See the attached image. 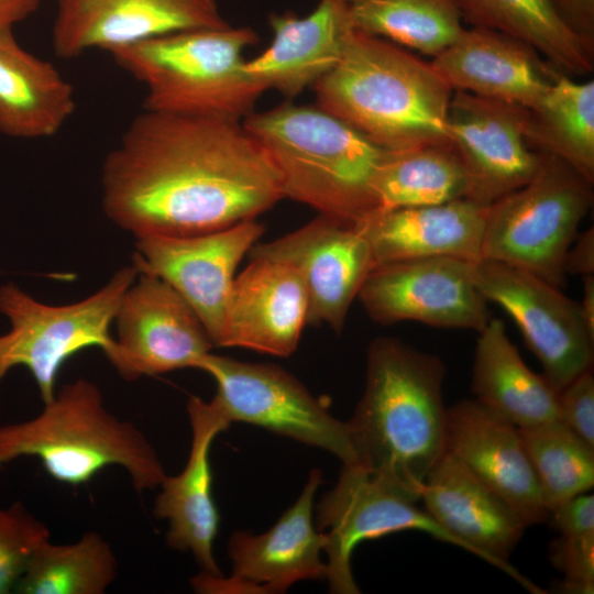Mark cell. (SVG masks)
Instances as JSON below:
<instances>
[{"instance_id": "obj_1", "label": "cell", "mask_w": 594, "mask_h": 594, "mask_svg": "<svg viewBox=\"0 0 594 594\" xmlns=\"http://www.w3.org/2000/svg\"><path fill=\"white\" fill-rule=\"evenodd\" d=\"M107 217L136 239L209 233L285 198L279 175L241 121L144 110L107 155Z\"/></svg>"}, {"instance_id": "obj_2", "label": "cell", "mask_w": 594, "mask_h": 594, "mask_svg": "<svg viewBox=\"0 0 594 594\" xmlns=\"http://www.w3.org/2000/svg\"><path fill=\"white\" fill-rule=\"evenodd\" d=\"M444 375L439 356L397 338H375L363 395L346 421L359 465L416 502L447 452Z\"/></svg>"}, {"instance_id": "obj_3", "label": "cell", "mask_w": 594, "mask_h": 594, "mask_svg": "<svg viewBox=\"0 0 594 594\" xmlns=\"http://www.w3.org/2000/svg\"><path fill=\"white\" fill-rule=\"evenodd\" d=\"M312 88L319 108L384 150L450 145L453 90L430 62L387 40L353 29L337 65Z\"/></svg>"}, {"instance_id": "obj_4", "label": "cell", "mask_w": 594, "mask_h": 594, "mask_svg": "<svg viewBox=\"0 0 594 594\" xmlns=\"http://www.w3.org/2000/svg\"><path fill=\"white\" fill-rule=\"evenodd\" d=\"M242 124L275 166L285 198L350 224L376 210L374 180L387 150L344 121L286 102Z\"/></svg>"}, {"instance_id": "obj_5", "label": "cell", "mask_w": 594, "mask_h": 594, "mask_svg": "<svg viewBox=\"0 0 594 594\" xmlns=\"http://www.w3.org/2000/svg\"><path fill=\"white\" fill-rule=\"evenodd\" d=\"M23 457L37 458L51 477L73 486L112 465L139 493L160 487L167 475L143 431L110 413L86 378L65 384L34 418L0 426V468Z\"/></svg>"}, {"instance_id": "obj_6", "label": "cell", "mask_w": 594, "mask_h": 594, "mask_svg": "<svg viewBox=\"0 0 594 594\" xmlns=\"http://www.w3.org/2000/svg\"><path fill=\"white\" fill-rule=\"evenodd\" d=\"M254 30L179 31L117 48L113 61L146 88L144 109L241 121L266 89L245 72Z\"/></svg>"}, {"instance_id": "obj_7", "label": "cell", "mask_w": 594, "mask_h": 594, "mask_svg": "<svg viewBox=\"0 0 594 594\" xmlns=\"http://www.w3.org/2000/svg\"><path fill=\"white\" fill-rule=\"evenodd\" d=\"M540 154L534 177L488 205L482 258L524 270L558 288L565 254L592 208L593 183L562 160Z\"/></svg>"}, {"instance_id": "obj_8", "label": "cell", "mask_w": 594, "mask_h": 594, "mask_svg": "<svg viewBox=\"0 0 594 594\" xmlns=\"http://www.w3.org/2000/svg\"><path fill=\"white\" fill-rule=\"evenodd\" d=\"M138 275L133 265L125 266L94 295L63 306L36 301L14 283L0 286V314L11 323V330L0 336V383L12 367L25 366L47 403L56 393L63 364L72 355L98 346L110 356L116 348L110 324Z\"/></svg>"}, {"instance_id": "obj_9", "label": "cell", "mask_w": 594, "mask_h": 594, "mask_svg": "<svg viewBox=\"0 0 594 594\" xmlns=\"http://www.w3.org/2000/svg\"><path fill=\"white\" fill-rule=\"evenodd\" d=\"M199 370L213 377L217 391L211 400L230 424L255 425L327 450L343 465H359L348 422L337 419L327 403L280 366L210 352Z\"/></svg>"}, {"instance_id": "obj_10", "label": "cell", "mask_w": 594, "mask_h": 594, "mask_svg": "<svg viewBox=\"0 0 594 594\" xmlns=\"http://www.w3.org/2000/svg\"><path fill=\"white\" fill-rule=\"evenodd\" d=\"M472 273L483 297L516 322L543 375L559 392L592 370L594 338L579 302L531 273L505 263L481 258L473 262Z\"/></svg>"}, {"instance_id": "obj_11", "label": "cell", "mask_w": 594, "mask_h": 594, "mask_svg": "<svg viewBox=\"0 0 594 594\" xmlns=\"http://www.w3.org/2000/svg\"><path fill=\"white\" fill-rule=\"evenodd\" d=\"M360 465H343L334 487L317 505V529L326 536V578L334 594H358L351 560L356 546L394 532L418 530L465 550L424 508Z\"/></svg>"}, {"instance_id": "obj_12", "label": "cell", "mask_w": 594, "mask_h": 594, "mask_svg": "<svg viewBox=\"0 0 594 594\" xmlns=\"http://www.w3.org/2000/svg\"><path fill=\"white\" fill-rule=\"evenodd\" d=\"M472 267L473 262L450 256L375 265L358 298L369 317L380 324L411 320L479 332L491 317Z\"/></svg>"}, {"instance_id": "obj_13", "label": "cell", "mask_w": 594, "mask_h": 594, "mask_svg": "<svg viewBox=\"0 0 594 594\" xmlns=\"http://www.w3.org/2000/svg\"><path fill=\"white\" fill-rule=\"evenodd\" d=\"M114 322L118 339L108 360L127 381L199 370L215 348L187 301L152 274L139 273L122 297Z\"/></svg>"}, {"instance_id": "obj_14", "label": "cell", "mask_w": 594, "mask_h": 594, "mask_svg": "<svg viewBox=\"0 0 594 594\" xmlns=\"http://www.w3.org/2000/svg\"><path fill=\"white\" fill-rule=\"evenodd\" d=\"M264 231L261 222L250 219L209 233L138 238L133 266L168 283L218 346L237 267Z\"/></svg>"}, {"instance_id": "obj_15", "label": "cell", "mask_w": 594, "mask_h": 594, "mask_svg": "<svg viewBox=\"0 0 594 594\" xmlns=\"http://www.w3.org/2000/svg\"><path fill=\"white\" fill-rule=\"evenodd\" d=\"M248 254L249 258L290 266L307 293V324L323 323L338 333L374 267L370 244L361 231L323 215L272 241L256 242Z\"/></svg>"}, {"instance_id": "obj_16", "label": "cell", "mask_w": 594, "mask_h": 594, "mask_svg": "<svg viewBox=\"0 0 594 594\" xmlns=\"http://www.w3.org/2000/svg\"><path fill=\"white\" fill-rule=\"evenodd\" d=\"M320 482L321 472L314 469L297 501L267 531H234L228 542L230 578L199 573L191 580L193 587L199 593H283L296 582L324 579L321 552L327 539L312 519Z\"/></svg>"}, {"instance_id": "obj_17", "label": "cell", "mask_w": 594, "mask_h": 594, "mask_svg": "<svg viewBox=\"0 0 594 594\" xmlns=\"http://www.w3.org/2000/svg\"><path fill=\"white\" fill-rule=\"evenodd\" d=\"M526 117L527 108L453 91L448 132L470 179L469 199L488 206L537 173L540 154L526 141Z\"/></svg>"}, {"instance_id": "obj_18", "label": "cell", "mask_w": 594, "mask_h": 594, "mask_svg": "<svg viewBox=\"0 0 594 594\" xmlns=\"http://www.w3.org/2000/svg\"><path fill=\"white\" fill-rule=\"evenodd\" d=\"M55 54L77 58L108 53L161 35L229 25L217 0H56Z\"/></svg>"}, {"instance_id": "obj_19", "label": "cell", "mask_w": 594, "mask_h": 594, "mask_svg": "<svg viewBox=\"0 0 594 594\" xmlns=\"http://www.w3.org/2000/svg\"><path fill=\"white\" fill-rule=\"evenodd\" d=\"M426 512L459 539L465 551L502 570L528 592L544 593L509 562L528 528L502 497L446 452L421 490Z\"/></svg>"}, {"instance_id": "obj_20", "label": "cell", "mask_w": 594, "mask_h": 594, "mask_svg": "<svg viewBox=\"0 0 594 594\" xmlns=\"http://www.w3.org/2000/svg\"><path fill=\"white\" fill-rule=\"evenodd\" d=\"M447 452L502 497L527 527L547 521L548 507L516 426L476 399L448 408Z\"/></svg>"}, {"instance_id": "obj_21", "label": "cell", "mask_w": 594, "mask_h": 594, "mask_svg": "<svg viewBox=\"0 0 594 594\" xmlns=\"http://www.w3.org/2000/svg\"><path fill=\"white\" fill-rule=\"evenodd\" d=\"M430 64L453 91L527 109L542 100L562 73L526 42L482 26L464 28Z\"/></svg>"}, {"instance_id": "obj_22", "label": "cell", "mask_w": 594, "mask_h": 594, "mask_svg": "<svg viewBox=\"0 0 594 594\" xmlns=\"http://www.w3.org/2000/svg\"><path fill=\"white\" fill-rule=\"evenodd\" d=\"M187 414L191 446L186 465L180 473L164 477L153 515L168 522L166 542L172 549L191 552L200 574L220 578L213 556L220 518L211 491L210 449L216 436L231 424L212 400L197 396L189 397Z\"/></svg>"}, {"instance_id": "obj_23", "label": "cell", "mask_w": 594, "mask_h": 594, "mask_svg": "<svg viewBox=\"0 0 594 594\" xmlns=\"http://www.w3.org/2000/svg\"><path fill=\"white\" fill-rule=\"evenodd\" d=\"M307 317V293L298 274L280 262L250 258L234 278L218 346L289 356Z\"/></svg>"}, {"instance_id": "obj_24", "label": "cell", "mask_w": 594, "mask_h": 594, "mask_svg": "<svg viewBox=\"0 0 594 594\" xmlns=\"http://www.w3.org/2000/svg\"><path fill=\"white\" fill-rule=\"evenodd\" d=\"M488 206L472 199L375 210L354 226L367 240L374 266L405 260L450 256L476 262Z\"/></svg>"}, {"instance_id": "obj_25", "label": "cell", "mask_w": 594, "mask_h": 594, "mask_svg": "<svg viewBox=\"0 0 594 594\" xmlns=\"http://www.w3.org/2000/svg\"><path fill=\"white\" fill-rule=\"evenodd\" d=\"M270 24L271 45L246 59L244 68L266 90L287 98L312 87L337 65L353 30L343 0H319L304 18L272 14Z\"/></svg>"}, {"instance_id": "obj_26", "label": "cell", "mask_w": 594, "mask_h": 594, "mask_svg": "<svg viewBox=\"0 0 594 594\" xmlns=\"http://www.w3.org/2000/svg\"><path fill=\"white\" fill-rule=\"evenodd\" d=\"M76 111L74 88L50 62L0 30V132L16 139L57 134Z\"/></svg>"}, {"instance_id": "obj_27", "label": "cell", "mask_w": 594, "mask_h": 594, "mask_svg": "<svg viewBox=\"0 0 594 594\" xmlns=\"http://www.w3.org/2000/svg\"><path fill=\"white\" fill-rule=\"evenodd\" d=\"M472 392L474 399L519 429L561 421L560 392L526 365L501 319L491 318L479 331Z\"/></svg>"}, {"instance_id": "obj_28", "label": "cell", "mask_w": 594, "mask_h": 594, "mask_svg": "<svg viewBox=\"0 0 594 594\" xmlns=\"http://www.w3.org/2000/svg\"><path fill=\"white\" fill-rule=\"evenodd\" d=\"M525 138L531 150L553 155L594 183V81L563 73L534 108L527 109Z\"/></svg>"}, {"instance_id": "obj_29", "label": "cell", "mask_w": 594, "mask_h": 594, "mask_svg": "<svg viewBox=\"0 0 594 594\" xmlns=\"http://www.w3.org/2000/svg\"><path fill=\"white\" fill-rule=\"evenodd\" d=\"M463 21L497 30L537 50L568 76L593 73L594 51L558 18L548 0H457Z\"/></svg>"}, {"instance_id": "obj_30", "label": "cell", "mask_w": 594, "mask_h": 594, "mask_svg": "<svg viewBox=\"0 0 594 594\" xmlns=\"http://www.w3.org/2000/svg\"><path fill=\"white\" fill-rule=\"evenodd\" d=\"M468 173L451 145L387 151L374 180L376 210L469 198Z\"/></svg>"}, {"instance_id": "obj_31", "label": "cell", "mask_w": 594, "mask_h": 594, "mask_svg": "<svg viewBox=\"0 0 594 594\" xmlns=\"http://www.w3.org/2000/svg\"><path fill=\"white\" fill-rule=\"evenodd\" d=\"M353 29L435 57L463 31L457 0H343Z\"/></svg>"}, {"instance_id": "obj_32", "label": "cell", "mask_w": 594, "mask_h": 594, "mask_svg": "<svg viewBox=\"0 0 594 594\" xmlns=\"http://www.w3.org/2000/svg\"><path fill=\"white\" fill-rule=\"evenodd\" d=\"M118 561L98 532L72 543L43 541L31 556L14 592L19 594H103L114 582Z\"/></svg>"}, {"instance_id": "obj_33", "label": "cell", "mask_w": 594, "mask_h": 594, "mask_svg": "<svg viewBox=\"0 0 594 594\" xmlns=\"http://www.w3.org/2000/svg\"><path fill=\"white\" fill-rule=\"evenodd\" d=\"M518 430L548 512L570 497L592 491L594 447L560 420Z\"/></svg>"}, {"instance_id": "obj_34", "label": "cell", "mask_w": 594, "mask_h": 594, "mask_svg": "<svg viewBox=\"0 0 594 594\" xmlns=\"http://www.w3.org/2000/svg\"><path fill=\"white\" fill-rule=\"evenodd\" d=\"M48 527L18 501L0 508V594L12 593Z\"/></svg>"}, {"instance_id": "obj_35", "label": "cell", "mask_w": 594, "mask_h": 594, "mask_svg": "<svg viewBox=\"0 0 594 594\" xmlns=\"http://www.w3.org/2000/svg\"><path fill=\"white\" fill-rule=\"evenodd\" d=\"M550 560L564 579L558 590L562 593L594 592V531L560 534L550 543Z\"/></svg>"}, {"instance_id": "obj_36", "label": "cell", "mask_w": 594, "mask_h": 594, "mask_svg": "<svg viewBox=\"0 0 594 594\" xmlns=\"http://www.w3.org/2000/svg\"><path fill=\"white\" fill-rule=\"evenodd\" d=\"M561 421L594 447V377L587 370L568 384L559 395Z\"/></svg>"}, {"instance_id": "obj_37", "label": "cell", "mask_w": 594, "mask_h": 594, "mask_svg": "<svg viewBox=\"0 0 594 594\" xmlns=\"http://www.w3.org/2000/svg\"><path fill=\"white\" fill-rule=\"evenodd\" d=\"M547 521L559 534L594 531V495L587 492L563 501L549 510Z\"/></svg>"}, {"instance_id": "obj_38", "label": "cell", "mask_w": 594, "mask_h": 594, "mask_svg": "<svg viewBox=\"0 0 594 594\" xmlns=\"http://www.w3.org/2000/svg\"><path fill=\"white\" fill-rule=\"evenodd\" d=\"M563 24L594 51V0H548Z\"/></svg>"}, {"instance_id": "obj_39", "label": "cell", "mask_w": 594, "mask_h": 594, "mask_svg": "<svg viewBox=\"0 0 594 594\" xmlns=\"http://www.w3.org/2000/svg\"><path fill=\"white\" fill-rule=\"evenodd\" d=\"M565 274L587 276L594 274V229H586L573 241L564 257Z\"/></svg>"}, {"instance_id": "obj_40", "label": "cell", "mask_w": 594, "mask_h": 594, "mask_svg": "<svg viewBox=\"0 0 594 594\" xmlns=\"http://www.w3.org/2000/svg\"><path fill=\"white\" fill-rule=\"evenodd\" d=\"M42 0H0V30L13 26L34 13Z\"/></svg>"}, {"instance_id": "obj_41", "label": "cell", "mask_w": 594, "mask_h": 594, "mask_svg": "<svg viewBox=\"0 0 594 594\" xmlns=\"http://www.w3.org/2000/svg\"><path fill=\"white\" fill-rule=\"evenodd\" d=\"M583 294L579 304L588 333L594 338V276H582Z\"/></svg>"}, {"instance_id": "obj_42", "label": "cell", "mask_w": 594, "mask_h": 594, "mask_svg": "<svg viewBox=\"0 0 594 594\" xmlns=\"http://www.w3.org/2000/svg\"><path fill=\"white\" fill-rule=\"evenodd\" d=\"M56 1V0H55Z\"/></svg>"}]
</instances>
